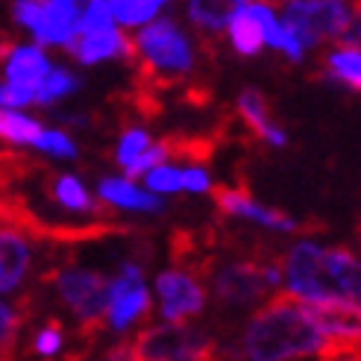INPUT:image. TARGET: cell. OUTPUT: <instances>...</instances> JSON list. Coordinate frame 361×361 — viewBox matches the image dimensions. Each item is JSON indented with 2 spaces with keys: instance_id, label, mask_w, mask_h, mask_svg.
Returning <instances> with one entry per match:
<instances>
[{
  "instance_id": "6da1fadb",
  "label": "cell",
  "mask_w": 361,
  "mask_h": 361,
  "mask_svg": "<svg viewBox=\"0 0 361 361\" xmlns=\"http://www.w3.org/2000/svg\"><path fill=\"white\" fill-rule=\"evenodd\" d=\"M282 282L302 302L361 305V259L347 247L300 241L282 256Z\"/></svg>"
},
{
  "instance_id": "7a4b0ae2",
  "label": "cell",
  "mask_w": 361,
  "mask_h": 361,
  "mask_svg": "<svg viewBox=\"0 0 361 361\" xmlns=\"http://www.w3.org/2000/svg\"><path fill=\"white\" fill-rule=\"evenodd\" d=\"M329 347L297 297L274 294L250 317L238 353L247 361H294L323 355Z\"/></svg>"
},
{
  "instance_id": "3957f363",
  "label": "cell",
  "mask_w": 361,
  "mask_h": 361,
  "mask_svg": "<svg viewBox=\"0 0 361 361\" xmlns=\"http://www.w3.org/2000/svg\"><path fill=\"white\" fill-rule=\"evenodd\" d=\"M135 44V80L138 88L153 92L156 85L173 82L171 77H185L194 68V47L173 18H156L141 27Z\"/></svg>"
},
{
  "instance_id": "277c9868",
  "label": "cell",
  "mask_w": 361,
  "mask_h": 361,
  "mask_svg": "<svg viewBox=\"0 0 361 361\" xmlns=\"http://www.w3.org/2000/svg\"><path fill=\"white\" fill-rule=\"evenodd\" d=\"M56 285V294L62 297V302L80 320V335L85 344H92L94 335L103 332V317L109 309V285L112 279L97 274V270H50L44 276Z\"/></svg>"
},
{
  "instance_id": "5b68a950",
  "label": "cell",
  "mask_w": 361,
  "mask_h": 361,
  "mask_svg": "<svg viewBox=\"0 0 361 361\" xmlns=\"http://www.w3.org/2000/svg\"><path fill=\"white\" fill-rule=\"evenodd\" d=\"M130 347L135 361H221L218 341L185 323L147 326Z\"/></svg>"
},
{
  "instance_id": "8992f818",
  "label": "cell",
  "mask_w": 361,
  "mask_h": 361,
  "mask_svg": "<svg viewBox=\"0 0 361 361\" xmlns=\"http://www.w3.org/2000/svg\"><path fill=\"white\" fill-rule=\"evenodd\" d=\"M353 21V6L335 0H294L285 4L282 30L297 35L302 47H317L323 42H341Z\"/></svg>"
},
{
  "instance_id": "52a82bcc",
  "label": "cell",
  "mask_w": 361,
  "mask_h": 361,
  "mask_svg": "<svg viewBox=\"0 0 361 361\" xmlns=\"http://www.w3.org/2000/svg\"><path fill=\"white\" fill-rule=\"evenodd\" d=\"M276 282H282V259L264 262V256L224 264L212 279L214 300L221 305H232V309L259 302Z\"/></svg>"
},
{
  "instance_id": "ba28073f",
  "label": "cell",
  "mask_w": 361,
  "mask_h": 361,
  "mask_svg": "<svg viewBox=\"0 0 361 361\" xmlns=\"http://www.w3.org/2000/svg\"><path fill=\"white\" fill-rule=\"evenodd\" d=\"M12 9L15 21L24 24L39 44H68L82 15V6L74 0H18Z\"/></svg>"
},
{
  "instance_id": "9c48e42d",
  "label": "cell",
  "mask_w": 361,
  "mask_h": 361,
  "mask_svg": "<svg viewBox=\"0 0 361 361\" xmlns=\"http://www.w3.org/2000/svg\"><path fill=\"white\" fill-rule=\"evenodd\" d=\"M150 309L153 300L150 291L144 288V267L138 262H126L109 285V309H106L109 326L126 329L133 320L150 314Z\"/></svg>"
},
{
  "instance_id": "30bf717a",
  "label": "cell",
  "mask_w": 361,
  "mask_h": 361,
  "mask_svg": "<svg viewBox=\"0 0 361 361\" xmlns=\"http://www.w3.org/2000/svg\"><path fill=\"white\" fill-rule=\"evenodd\" d=\"M156 291L161 300V314L168 323H179L185 317H194L206 305V285L200 276L188 270H165L156 279Z\"/></svg>"
},
{
  "instance_id": "8fae6325",
  "label": "cell",
  "mask_w": 361,
  "mask_h": 361,
  "mask_svg": "<svg viewBox=\"0 0 361 361\" xmlns=\"http://www.w3.org/2000/svg\"><path fill=\"white\" fill-rule=\"evenodd\" d=\"M212 200L224 214L229 218H244V221H256L267 229H279V232H300L305 229L302 224H297L291 214H285L279 209H267V206H259L256 200L250 197V191H241V188H229V185H214L212 188Z\"/></svg>"
},
{
  "instance_id": "7c38bea8",
  "label": "cell",
  "mask_w": 361,
  "mask_h": 361,
  "mask_svg": "<svg viewBox=\"0 0 361 361\" xmlns=\"http://www.w3.org/2000/svg\"><path fill=\"white\" fill-rule=\"evenodd\" d=\"M47 191H50L53 200H56L62 209H68V212L88 214V218L97 221V224H112V221H115V212H112L109 206H103V200H100V206H97L94 197L82 188V183H80L77 176L50 173V176H47Z\"/></svg>"
},
{
  "instance_id": "4fadbf2b",
  "label": "cell",
  "mask_w": 361,
  "mask_h": 361,
  "mask_svg": "<svg viewBox=\"0 0 361 361\" xmlns=\"http://www.w3.org/2000/svg\"><path fill=\"white\" fill-rule=\"evenodd\" d=\"M65 47L82 65H94L103 59H118V56L135 62V44L118 27L112 32H100V35H74Z\"/></svg>"
},
{
  "instance_id": "5bb4252c",
  "label": "cell",
  "mask_w": 361,
  "mask_h": 361,
  "mask_svg": "<svg viewBox=\"0 0 361 361\" xmlns=\"http://www.w3.org/2000/svg\"><path fill=\"white\" fill-rule=\"evenodd\" d=\"M50 74V62L42 47H15L6 59V85L21 88V92L32 94L42 88V82ZM35 103V100H32Z\"/></svg>"
},
{
  "instance_id": "9a60e30c",
  "label": "cell",
  "mask_w": 361,
  "mask_h": 361,
  "mask_svg": "<svg viewBox=\"0 0 361 361\" xmlns=\"http://www.w3.org/2000/svg\"><path fill=\"white\" fill-rule=\"evenodd\" d=\"M30 241L18 229L6 226L0 229V294L15 291L24 282L27 267H30Z\"/></svg>"
},
{
  "instance_id": "2e32d148",
  "label": "cell",
  "mask_w": 361,
  "mask_h": 361,
  "mask_svg": "<svg viewBox=\"0 0 361 361\" xmlns=\"http://www.w3.org/2000/svg\"><path fill=\"white\" fill-rule=\"evenodd\" d=\"M238 115L259 141H267V144H274V147H285L288 138L276 126V121L270 118V106H267L262 92H256V88H244L241 97H238Z\"/></svg>"
},
{
  "instance_id": "e0dca14e",
  "label": "cell",
  "mask_w": 361,
  "mask_h": 361,
  "mask_svg": "<svg viewBox=\"0 0 361 361\" xmlns=\"http://www.w3.org/2000/svg\"><path fill=\"white\" fill-rule=\"evenodd\" d=\"M226 30H229V42L235 47L238 56H256V53L264 47V30L259 21L256 4H235Z\"/></svg>"
},
{
  "instance_id": "ac0fdd59",
  "label": "cell",
  "mask_w": 361,
  "mask_h": 361,
  "mask_svg": "<svg viewBox=\"0 0 361 361\" xmlns=\"http://www.w3.org/2000/svg\"><path fill=\"white\" fill-rule=\"evenodd\" d=\"M100 200L103 203H112L121 209H135V212H161V197H153L150 191H141L135 188L130 179H115V176H106L100 179Z\"/></svg>"
},
{
  "instance_id": "d6986e66",
  "label": "cell",
  "mask_w": 361,
  "mask_h": 361,
  "mask_svg": "<svg viewBox=\"0 0 361 361\" xmlns=\"http://www.w3.org/2000/svg\"><path fill=\"white\" fill-rule=\"evenodd\" d=\"M323 62H326V71L332 80L361 92V53L358 50L338 44L335 50H329L326 56H323Z\"/></svg>"
},
{
  "instance_id": "ffe728a7",
  "label": "cell",
  "mask_w": 361,
  "mask_h": 361,
  "mask_svg": "<svg viewBox=\"0 0 361 361\" xmlns=\"http://www.w3.org/2000/svg\"><path fill=\"white\" fill-rule=\"evenodd\" d=\"M161 144L168 147V159H183V161L206 165V161L214 156V138H206V135H165Z\"/></svg>"
},
{
  "instance_id": "44dd1931",
  "label": "cell",
  "mask_w": 361,
  "mask_h": 361,
  "mask_svg": "<svg viewBox=\"0 0 361 361\" xmlns=\"http://www.w3.org/2000/svg\"><path fill=\"white\" fill-rule=\"evenodd\" d=\"M112 12V18L123 27H138L144 24L147 27L150 21H156L159 12L165 9L161 0H112V4H106Z\"/></svg>"
},
{
  "instance_id": "7402d4cb",
  "label": "cell",
  "mask_w": 361,
  "mask_h": 361,
  "mask_svg": "<svg viewBox=\"0 0 361 361\" xmlns=\"http://www.w3.org/2000/svg\"><path fill=\"white\" fill-rule=\"evenodd\" d=\"M235 4H206V0H194L188 4V18L194 21L197 30H203L206 35H214L229 27V18Z\"/></svg>"
},
{
  "instance_id": "603a6c76",
  "label": "cell",
  "mask_w": 361,
  "mask_h": 361,
  "mask_svg": "<svg viewBox=\"0 0 361 361\" xmlns=\"http://www.w3.org/2000/svg\"><path fill=\"white\" fill-rule=\"evenodd\" d=\"M42 123L32 121V118H24L18 112H0V138L9 141V144H32L42 138Z\"/></svg>"
},
{
  "instance_id": "cb8c5ba5",
  "label": "cell",
  "mask_w": 361,
  "mask_h": 361,
  "mask_svg": "<svg viewBox=\"0 0 361 361\" xmlns=\"http://www.w3.org/2000/svg\"><path fill=\"white\" fill-rule=\"evenodd\" d=\"M77 88H80V80L71 74V71H65V68H50L47 80L42 82L39 92H35V103H39V106H50L53 100H59V97H65V94H71V92H77Z\"/></svg>"
},
{
  "instance_id": "d4e9b609",
  "label": "cell",
  "mask_w": 361,
  "mask_h": 361,
  "mask_svg": "<svg viewBox=\"0 0 361 361\" xmlns=\"http://www.w3.org/2000/svg\"><path fill=\"white\" fill-rule=\"evenodd\" d=\"M112 30H115V18H112L109 6H106L103 0H94V4H88L82 9L74 35H100V32H112Z\"/></svg>"
},
{
  "instance_id": "484cf974",
  "label": "cell",
  "mask_w": 361,
  "mask_h": 361,
  "mask_svg": "<svg viewBox=\"0 0 361 361\" xmlns=\"http://www.w3.org/2000/svg\"><path fill=\"white\" fill-rule=\"evenodd\" d=\"M21 323H24V314H18V309L0 302V361H12V350H15L18 332H21Z\"/></svg>"
},
{
  "instance_id": "4316f807",
  "label": "cell",
  "mask_w": 361,
  "mask_h": 361,
  "mask_svg": "<svg viewBox=\"0 0 361 361\" xmlns=\"http://www.w3.org/2000/svg\"><path fill=\"white\" fill-rule=\"evenodd\" d=\"M30 171H42V165H35L32 159L18 156V153H0V191L21 183Z\"/></svg>"
},
{
  "instance_id": "83f0119b",
  "label": "cell",
  "mask_w": 361,
  "mask_h": 361,
  "mask_svg": "<svg viewBox=\"0 0 361 361\" xmlns=\"http://www.w3.org/2000/svg\"><path fill=\"white\" fill-rule=\"evenodd\" d=\"M150 147V135L144 133V130H130V133H123V138H121V144H118V153H115V159H118V165L126 171L133 165V161H138L141 159V153Z\"/></svg>"
},
{
  "instance_id": "f1b7e54d",
  "label": "cell",
  "mask_w": 361,
  "mask_h": 361,
  "mask_svg": "<svg viewBox=\"0 0 361 361\" xmlns=\"http://www.w3.org/2000/svg\"><path fill=\"white\" fill-rule=\"evenodd\" d=\"M165 161H168V147H165V144H161V141H156V144H150V147L141 153V159H138V161H133V165L126 168L123 173H126V179H130V183H133V179H138V176H147L150 171L161 168V165H165Z\"/></svg>"
},
{
  "instance_id": "f546056e",
  "label": "cell",
  "mask_w": 361,
  "mask_h": 361,
  "mask_svg": "<svg viewBox=\"0 0 361 361\" xmlns=\"http://www.w3.org/2000/svg\"><path fill=\"white\" fill-rule=\"evenodd\" d=\"M62 344H65V329H62V323H59L56 317H50L47 326H44L39 335H35L32 350H35V355H56V353L62 350Z\"/></svg>"
},
{
  "instance_id": "4dcf8cb0",
  "label": "cell",
  "mask_w": 361,
  "mask_h": 361,
  "mask_svg": "<svg viewBox=\"0 0 361 361\" xmlns=\"http://www.w3.org/2000/svg\"><path fill=\"white\" fill-rule=\"evenodd\" d=\"M147 188L156 191V194H176V191H183V171L161 165V168L147 173Z\"/></svg>"
},
{
  "instance_id": "1f68e13d",
  "label": "cell",
  "mask_w": 361,
  "mask_h": 361,
  "mask_svg": "<svg viewBox=\"0 0 361 361\" xmlns=\"http://www.w3.org/2000/svg\"><path fill=\"white\" fill-rule=\"evenodd\" d=\"M35 147L44 150V153H53V156H62V159H74L77 156V144L59 130H44L42 138L35 141Z\"/></svg>"
},
{
  "instance_id": "d6a6232c",
  "label": "cell",
  "mask_w": 361,
  "mask_h": 361,
  "mask_svg": "<svg viewBox=\"0 0 361 361\" xmlns=\"http://www.w3.org/2000/svg\"><path fill=\"white\" fill-rule=\"evenodd\" d=\"M35 97L21 92V88H12V85H0V112H12V109H21V106H30Z\"/></svg>"
},
{
  "instance_id": "836d02e7",
  "label": "cell",
  "mask_w": 361,
  "mask_h": 361,
  "mask_svg": "<svg viewBox=\"0 0 361 361\" xmlns=\"http://www.w3.org/2000/svg\"><path fill=\"white\" fill-rule=\"evenodd\" d=\"M183 188H185V191H194V194H200V191H212V183H209L206 171H200V168H188V171H183Z\"/></svg>"
},
{
  "instance_id": "e575fe53",
  "label": "cell",
  "mask_w": 361,
  "mask_h": 361,
  "mask_svg": "<svg viewBox=\"0 0 361 361\" xmlns=\"http://www.w3.org/2000/svg\"><path fill=\"white\" fill-rule=\"evenodd\" d=\"M341 44L361 53V4L353 6V21H350V27L344 32V39H341Z\"/></svg>"
},
{
  "instance_id": "d590c367",
  "label": "cell",
  "mask_w": 361,
  "mask_h": 361,
  "mask_svg": "<svg viewBox=\"0 0 361 361\" xmlns=\"http://www.w3.org/2000/svg\"><path fill=\"white\" fill-rule=\"evenodd\" d=\"M100 361H135V355H133V347L126 344V341H118V344H112L103 353Z\"/></svg>"
},
{
  "instance_id": "8d00e7d4",
  "label": "cell",
  "mask_w": 361,
  "mask_h": 361,
  "mask_svg": "<svg viewBox=\"0 0 361 361\" xmlns=\"http://www.w3.org/2000/svg\"><path fill=\"white\" fill-rule=\"evenodd\" d=\"M320 361H361V350H338V353L323 355Z\"/></svg>"
},
{
  "instance_id": "74e56055",
  "label": "cell",
  "mask_w": 361,
  "mask_h": 361,
  "mask_svg": "<svg viewBox=\"0 0 361 361\" xmlns=\"http://www.w3.org/2000/svg\"><path fill=\"white\" fill-rule=\"evenodd\" d=\"M0 221H4V200H0Z\"/></svg>"
}]
</instances>
